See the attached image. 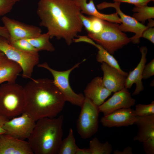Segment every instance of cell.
<instances>
[{
	"label": "cell",
	"mask_w": 154,
	"mask_h": 154,
	"mask_svg": "<svg viewBox=\"0 0 154 154\" xmlns=\"http://www.w3.org/2000/svg\"><path fill=\"white\" fill-rule=\"evenodd\" d=\"M26 97L24 87L15 83L0 85V115L10 119L24 112Z\"/></svg>",
	"instance_id": "277c9868"
},
{
	"label": "cell",
	"mask_w": 154,
	"mask_h": 154,
	"mask_svg": "<svg viewBox=\"0 0 154 154\" xmlns=\"http://www.w3.org/2000/svg\"><path fill=\"white\" fill-rule=\"evenodd\" d=\"M36 121L24 112L19 117H16L7 121L3 125L5 134L21 140L27 139L30 136Z\"/></svg>",
	"instance_id": "30bf717a"
},
{
	"label": "cell",
	"mask_w": 154,
	"mask_h": 154,
	"mask_svg": "<svg viewBox=\"0 0 154 154\" xmlns=\"http://www.w3.org/2000/svg\"><path fill=\"white\" fill-rule=\"evenodd\" d=\"M154 0H114V2H125L134 5L135 6L147 5L150 2Z\"/></svg>",
	"instance_id": "1f68e13d"
},
{
	"label": "cell",
	"mask_w": 154,
	"mask_h": 154,
	"mask_svg": "<svg viewBox=\"0 0 154 154\" xmlns=\"http://www.w3.org/2000/svg\"><path fill=\"white\" fill-rule=\"evenodd\" d=\"M16 3L15 0H0V17L10 12Z\"/></svg>",
	"instance_id": "f1b7e54d"
},
{
	"label": "cell",
	"mask_w": 154,
	"mask_h": 154,
	"mask_svg": "<svg viewBox=\"0 0 154 154\" xmlns=\"http://www.w3.org/2000/svg\"><path fill=\"white\" fill-rule=\"evenodd\" d=\"M81 108L77 121V129L81 137L85 139L90 138L98 131L100 112L98 106L86 97Z\"/></svg>",
	"instance_id": "ba28073f"
},
{
	"label": "cell",
	"mask_w": 154,
	"mask_h": 154,
	"mask_svg": "<svg viewBox=\"0 0 154 154\" xmlns=\"http://www.w3.org/2000/svg\"><path fill=\"white\" fill-rule=\"evenodd\" d=\"M22 71L18 64L6 57L0 61V85L5 82L15 83Z\"/></svg>",
	"instance_id": "d6986e66"
},
{
	"label": "cell",
	"mask_w": 154,
	"mask_h": 154,
	"mask_svg": "<svg viewBox=\"0 0 154 154\" xmlns=\"http://www.w3.org/2000/svg\"><path fill=\"white\" fill-rule=\"evenodd\" d=\"M102 63L101 68L103 73L102 80L105 87L112 92H115L124 88L127 76L106 64Z\"/></svg>",
	"instance_id": "2e32d148"
},
{
	"label": "cell",
	"mask_w": 154,
	"mask_h": 154,
	"mask_svg": "<svg viewBox=\"0 0 154 154\" xmlns=\"http://www.w3.org/2000/svg\"><path fill=\"white\" fill-rule=\"evenodd\" d=\"M24 87L26 97L24 112L35 121L56 117L63 110L66 100L53 80L31 79Z\"/></svg>",
	"instance_id": "7a4b0ae2"
},
{
	"label": "cell",
	"mask_w": 154,
	"mask_h": 154,
	"mask_svg": "<svg viewBox=\"0 0 154 154\" xmlns=\"http://www.w3.org/2000/svg\"><path fill=\"white\" fill-rule=\"evenodd\" d=\"M6 57L5 54L0 50V61Z\"/></svg>",
	"instance_id": "f35d334b"
},
{
	"label": "cell",
	"mask_w": 154,
	"mask_h": 154,
	"mask_svg": "<svg viewBox=\"0 0 154 154\" xmlns=\"http://www.w3.org/2000/svg\"><path fill=\"white\" fill-rule=\"evenodd\" d=\"M147 48L143 46L140 48L141 53L140 61L136 67L132 71H129L126 78L125 87L127 89L130 88L134 84H136L135 89L132 95H137L144 90V86L142 81V74L144 67L147 62L146 55Z\"/></svg>",
	"instance_id": "e0dca14e"
},
{
	"label": "cell",
	"mask_w": 154,
	"mask_h": 154,
	"mask_svg": "<svg viewBox=\"0 0 154 154\" xmlns=\"http://www.w3.org/2000/svg\"><path fill=\"white\" fill-rule=\"evenodd\" d=\"M120 4L119 2L111 3L104 2L97 5V7L99 9L109 7L115 8L121 21V24L119 25L120 30L123 32H131L135 33V35L130 38V39L131 42L133 44H138L143 33L148 27L138 22L133 17L125 14L120 9Z\"/></svg>",
	"instance_id": "9c48e42d"
},
{
	"label": "cell",
	"mask_w": 154,
	"mask_h": 154,
	"mask_svg": "<svg viewBox=\"0 0 154 154\" xmlns=\"http://www.w3.org/2000/svg\"><path fill=\"white\" fill-rule=\"evenodd\" d=\"M81 13L75 0H39L37 9L39 25L47 29L50 38H62L68 45L82 31Z\"/></svg>",
	"instance_id": "6da1fadb"
},
{
	"label": "cell",
	"mask_w": 154,
	"mask_h": 154,
	"mask_svg": "<svg viewBox=\"0 0 154 154\" xmlns=\"http://www.w3.org/2000/svg\"><path fill=\"white\" fill-rule=\"evenodd\" d=\"M136 119L134 110L125 108L104 116L101 118L100 122L104 126L108 127L127 126L134 124Z\"/></svg>",
	"instance_id": "4fadbf2b"
},
{
	"label": "cell",
	"mask_w": 154,
	"mask_h": 154,
	"mask_svg": "<svg viewBox=\"0 0 154 154\" xmlns=\"http://www.w3.org/2000/svg\"><path fill=\"white\" fill-rule=\"evenodd\" d=\"M9 119L0 115V135L6 133L3 127L5 123Z\"/></svg>",
	"instance_id": "e575fe53"
},
{
	"label": "cell",
	"mask_w": 154,
	"mask_h": 154,
	"mask_svg": "<svg viewBox=\"0 0 154 154\" xmlns=\"http://www.w3.org/2000/svg\"><path fill=\"white\" fill-rule=\"evenodd\" d=\"M89 148L92 154H110L112 151V146L108 141L102 143L96 137L90 141Z\"/></svg>",
	"instance_id": "d4e9b609"
},
{
	"label": "cell",
	"mask_w": 154,
	"mask_h": 154,
	"mask_svg": "<svg viewBox=\"0 0 154 154\" xmlns=\"http://www.w3.org/2000/svg\"><path fill=\"white\" fill-rule=\"evenodd\" d=\"M79 6L82 13L98 17L109 22L121 24V21L117 13L116 12L110 14L100 13L97 9L93 0H90L87 3V0H75Z\"/></svg>",
	"instance_id": "ffe728a7"
},
{
	"label": "cell",
	"mask_w": 154,
	"mask_h": 154,
	"mask_svg": "<svg viewBox=\"0 0 154 154\" xmlns=\"http://www.w3.org/2000/svg\"><path fill=\"white\" fill-rule=\"evenodd\" d=\"M90 17V27L88 33H97L100 32L103 28L104 20L92 16Z\"/></svg>",
	"instance_id": "83f0119b"
},
{
	"label": "cell",
	"mask_w": 154,
	"mask_h": 154,
	"mask_svg": "<svg viewBox=\"0 0 154 154\" xmlns=\"http://www.w3.org/2000/svg\"><path fill=\"white\" fill-rule=\"evenodd\" d=\"M0 36L4 37L7 40L9 39V33L7 30L4 26L0 25Z\"/></svg>",
	"instance_id": "d590c367"
},
{
	"label": "cell",
	"mask_w": 154,
	"mask_h": 154,
	"mask_svg": "<svg viewBox=\"0 0 154 154\" xmlns=\"http://www.w3.org/2000/svg\"><path fill=\"white\" fill-rule=\"evenodd\" d=\"M119 25L104 20L102 30L97 33H88V37L113 55L131 42L130 38L120 30Z\"/></svg>",
	"instance_id": "5b68a950"
},
{
	"label": "cell",
	"mask_w": 154,
	"mask_h": 154,
	"mask_svg": "<svg viewBox=\"0 0 154 154\" xmlns=\"http://www.w3.org/2000/svg\"><path fill=\"white\" fill-rule=\"evenodd\" d=\"M76 154H92L89 148L81 149L78 148Z\"/></svg>",
	"instance_id": "8d00e7d4"
},
{
	"label": "cell",
	"mask_w": 154,
	"mask_h": 154,
	"mask_svg": "<svg viewBox=\"0 0 154 154\" xmlns=\"http://www.w3.org/2000/svg\"><path fill=\"white\" fill-rule=\"evenodd\" d=\"M64 116L45 117L36 121L28 142L33 153L57 154L62 141Z\"/></svg>",
	"instance_id": "3957f363"
},
{
	"label": "cell",
	"mask_w": 154,
	"mask_h": 154,
	"mask_svg": "<svg viewBox=\"0 0 154 154\" xmlns=\"http://www.w3.org/2000/svg\"><path fill=\"white\" fill-rule=\"evenodd\" d=\"M148 20L149 21V23L147 26L148 28L153 27L154 25V20L151 19H149Z\"/></svg>",
	"instance_id": "74e56055"
},
{
	"label": "cell",
	"mask_w": 154,
	"mask_h": 154,
	"mask_svg": "<svg viewBox=\"0 0 154 154\" xmlns=\"http://www.w3.org/2000/svg\"><path fill=\"white\" fill-rule=\"evenodd\" d=\"M1 21L9 33V41L31 38L41 33V29L38 27L25 24L5 16L2 18Z\"/></svg>",
	"instance_id": "8fae6325"
},
{
	"label": "cell",
	"mask_w": 154,
	"mask_h": 154,
	"mask_svg": "<svg viewBox=\"0 0 154 154\" xmlns=\"http://www.w3.org/2000/svg\"><path fill=\"white\" fill-rule=\"evenodd\" d=\"M114 93L111 97L98 106L100 112L104 116L119 109L131 108L135 104V99L132 97L128 89L125 87Z\"/></svg>",
	"instance_id": "7c38bea8"
},
{
	"label": "cell",
	"mask_w": 154,
	"mask_h": 154,
	"mask_svg": "<svg viewBox=\"0 0 154 154\" xmlns=\"http://www.w3.org/2000/svg\"><path fill=\"white\" fill-rule=\"evenodd\" d=\"M8 41L13 46L20 50L27 51H38L27 39H21Z\"/></svg>",
	"instance_id": "4316f807"
},
{
	"label": "cell",
	"mask_w": 154,
	"mask_h": 154,
	"mask_svg": "<svg viewBox=\"0 0 154 154\" xmlns=\"http://www.w3.org/2000/svg\"><path fill=\"white\" fill-rule=\"evenodd\" d=\"M84 93L85 97L98 106L102 104L112 93L104 86L102 77L100 76L95 77L88 84Z\"/></svg>",
	"instance_id": "9a60e30c"
},
{
	"label": "cell",
	"mask_w": 154,
	"mask_h": 154,
	"mask_svg": "<svg viewBox=\"0 0 154 154\" xmlns=\"http://www.w3.org/2000/svg\"><path fill=\"white\" fill-rule=\"evenodd\" d=\"M15 0V2H17L20 1H21V0Z\"/></svg>",
	"instance_id": "ab89813d"
},
{
	"label": "cell",
	"mask_w": 154,
	"mask_h": 154,
	"mask_svg": "<svg viewBox=\"0 0 154 154\" xmlns=\"http://www.w3.org/2000/svg\"><path fill=\"white\" fill-rule=\"evenodd\" d=\"M85 60H84L70 68L64 71H58L52 68L46 62L38 64L37 66L39 67L46 69L51 73L55 84L64 95L66 101L81 107L85 97L82 94H77L74 91L70 85L69 78L71 72Z\"/></svg>",
	"instance_id": "52a82bcc"
},
{
	"label": "cell",
	"mask_w": 154,
	"mask_h": 154,
	"mask_svg": "<svg viewBox=\"0 0 154 154\" xmlns=\"http://www.w3.org/2000/svg\"><path fill=\"white\" fill-rule=\"evenodd\" d=\"M28 141L5 133L0 135V154H33Z\"/></svg>",
	"instance_id": "5bb4252c"
},
{
	"label": "cell",
	"mask_w": 154,
	"mask_h": 154,
	"mask_svg": "<svg viewBox=\"0 0 154 154\" xmlns=\"http://www.w3.org/2000/svg\"><path fill=\"white\" fill-rule=\"evenodd\" d=\"M0 50L6 56L18 64L22 70L23 78L31 79L34 67L39 64L38 51H27L18 49L11 45L8 40L0 36Z\"/></svg>",
	"instance_id": "8992f818"
},
{
	"label": "cell",
	"mask_w": 154,
	"mask_h": 154,
	"mask_svg": "<svg viewBox=\"0 0 154 154\" xmlns=\"http://www.w3.org/2000/svg\"><path fill=\"white\" fill-rule=\"evenodd\" d=\"M154 75V59H153L149 63L145 64L142 74V79H146Z\"/></svg>",
	"instance_id": "f546056e"
},
{
	"label": "cell",
	"mask_w": 154,
	"mask_h": 154,
	"mask_svg": "<svg viewBox=\"0 0 154 154\" xmlns=\"http://www.w3.org/2000/svg\"><path fill=\"white\" fill-rule=\"evenodd\" d=\"M94 46L98 50L96 55V59L99 62H104L109 66L117 69L123 75L127 76L128 73L123 71L120 67L117 61L102 47L96 43Z\"/></svg>",
	"instance_id": "44dd1931"
},
{
	"label": "cell",
	"mask_w": 154,
	"mask_h": 154,
	"mask_svg": "<svg viewBox=\"0 0 154 154\" xmlns=\"http://www.w3.org/2000/svg\"><path fill=\"white\" fill-rule=\"evenodd\" d=\"M78 148L76 143L73 130L70 128L67 137L62 140L58 154H76Z\"/></svg>",
	"instance_id": "603a6c76"
},
{
	"label": "cell",
	"mask_w": 154,
	"mask_h": 154,
	"mask_svg": "<svg viewBox=\"0 0 154 154\" xmlns=\"http://www.w3.org/2000/svg\"><path fill=\"white\" fill-rule=\"evenodd\" d=\"M135 112L137 116H145L154 114V101L148 104H139L135 106Z\"/></svg>",
	"instance_id": "484cf974"
},
{
	"label": "cell",
	"mask_w": 154,
	"mask_h": 154,
	"mask_svg": "<svg viewBox=\"0 0 154 154\" xmlns=\"http://www.w3.org/2000/svg\"><path fill=\"white\" fill-rule=\"evenodd\" d=\"M141 37L149 40L154 43V28L153 27L148 28L143 33Z\"/></svg>",
	"instance_id": "d6a6232c"
},
{
	"label": "cell",
	"mask_w": 154,
	"mask_h": 154,
	"mask_svg": "<svg viewBox=\"0 0 154 154\" xmlns=\"http://www.w3.org/2000/svg\"><path fill=\"white\" fill-rule=\"evenodd\" d=\"M134 124L138 128L134 141L143 143L148 138L154 137V114L145 116H137Z\"/></svg>",
	"instance_id": "ac0fdd59"
},
{
	"label": "cell",
	"mask_w": 154,
	"mask_h": 154,
	"mask_svg": "<svg viewBox=\"0 0 154 154\" xmlns=\"http://www.w3.org/2000/svg\"><path fill=\"white\" fill-rule=\"evenodd\" d=\"M142 143L143 149L146 154H154V137L148 138Z\"/></svg>",
	"instance_id": "4dcf8cb0"
},
{
	"label": "cell",
	"mask_w": 154,
	"mask_h": 154,
	"mask_svg": "<svg viewBox=\"0 0 154 154\" xmlns=\"http://www.w3.org/2000/svg\"><path fill=\"white\" fill-rule=\"evenodd\" d=\"M132 11L135 13L132 17L138 22L144 24L147 20L154 18V7L144 5L135 6Z\"/></svg>",
	"instance_id": "cb8c5ba5"
},
{
	"label": "cell",
	"mask_w": 154,
	"mask_h": 154,
	"mask_svg": "<svg viewBox=\"0 0 154 154\" xmlns=\"http://www.w3.org/2000/svg\"><path fill=\"white\" fill-rule=\"evenodd\" d=\"M132 148L130 146H127L123 149L122 151L117 149L113 151L114 154H132Z\"/></svg>",
	"instance_id": "836d02e7"
},
{
	"label": "cell",
	"mask_w": 154,
	"mask_h": 154,
	"mask_svg": "<svg viewBox=\"0 0 154 154\" xmlns=\"http://www.w3.org/2000/svg\"><path fill=\"white\" fill-rule=\"evenodd\" d=\"M50 36L47 32L41 33L37 37L27 39L38 52L41 50L52 52L55 49L50 41Z\"/></svg>",
	"instance_id": "7402d4cb"
}]
</instances>
